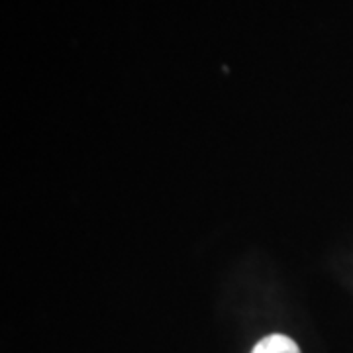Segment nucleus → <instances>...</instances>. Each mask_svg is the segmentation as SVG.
<instances>
[{
	"label": "nucleus",
	"instance_id": "nucleus-1",
	"mask_svg": "<svg viewBox=\"0 0 353 353\" xmlns=\"http://www.w3.org/2000/svg\"><path fill=\"white\" fill-rule=\"evenodd\" d=\"M252 353H301L296 341L290 340L289 336L283 334H273L259 341Z\"/></svg>",
	"mask_w": 353,
	"mask_h": 353
}]
</instances>
